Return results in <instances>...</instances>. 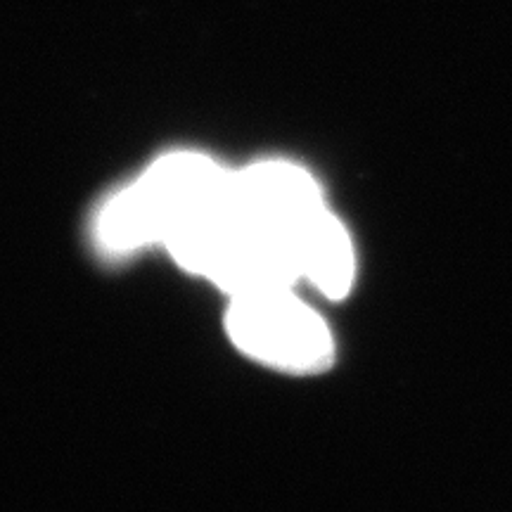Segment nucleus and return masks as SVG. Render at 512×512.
I'll return each instance as SVG.
<instances>
[{
  "mask_svg": "<svg viewBox=\"0 0 512 512\" xmlns=\"http://www.w3.org/2000/svg\"><path fill=\"white\" fill-rule=\"evenodd\" d=\"M233 171L200 152L159 157L138 181L102 204L95 233L114 254L166 245L185 223L219 207Z\"/></svg>",
  "mask_w": 512,
  "mask_h": 512,
  "instance_id": "obj_1",
  "label": "nucleus"
},
{
  "mask_svg": "<svg viewBox=\"0 0 512 512\" xmlns=\"http://www.w3.org/2000/svg\"><path fill=\"white\" fill-rule=\"evenodd\" d=\"M226 330L242 354L287 373H316L335 356L328 323L294 287L228 297Z\"/></svg>",
  "mask_w": 512,
  "mask_h": 512,
  "instance_id": "obj_2",
  "label": "nucleus"
},
{
  "mask_svg": "<svg viewBox=\"0 0 512 512\" xmlns=\"http://www.w3.org/2000/svg\"><path fill=\"white\" fill-rule=\"evenodd\" d=\"M230 200L242 216L266 230L290 252L294 266L299 240L311 223L330 209L316 178L304 166L285 159H268L233 171Z\"/></svg>",
  "mask_w": 512,
  "mask_h": 512,
  "instance_id": "obj_3",
  "label": "nucleus"
},
{
  "mask_svg": "<svg viewBox=\"0 0 512 512\" xmlns=\"http://www.w3.org/2000/svg\"><path fill=\"white\" fill-rule=\"evenodd\" d=\"M299 278L306 280L323 297L344 299L354 287L356 254L344 223L325 209L306 230L297 247Z\"/></svg>",
  "mask_w": 512,
  "mask_h": 512,
  "instance_id": "obj_4",
  "label": "nucleus"
}]
</instances>
